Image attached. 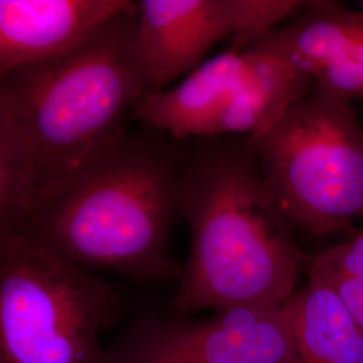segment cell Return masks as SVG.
Wrapping results in <instances>:
<instances>
[{
  "mask_svg": "<svg viewBox=\"0 0 363 363\" xmlns=\"http://www.w3.org/2000/svg\"><path fill=\"white\" fill-rule=\"evenodd\" d=\"M181 216L191 229L174 308L181 315L284 304L303 261L249 136L208 138L183 154Z\"/></svg>",
  "mask_w": 363,
  "mask_h": 363,
  "instance_id": "cell-1",
  "label": "cell"
},
{
  "mask_svg": "<svg viewBox=\"0 0 363 363\" xmlns=\"http://www.w3.org/2000/svg\"><path fill=\"white\" fill-rule=\"evenodd\" d=\"M182 167L183 154L171 144L125 130L19 230L89 272L169 280L182 271L169 253Z\"/></svg>",
  "mask_w": 363,
  "mask_h": 363,
  "instance_id": "cell-2",
  "label": "cell"
},
{
  "mask_svg": "<svg viewBox=\"0 0 363 363\" xmlns=\"http://www.w3.org/2000/svg\"><path fill=\"white\" fill-rule=\"evenodd\" d=\"M147 91L136 1L70 50L0 76V100L33 159V211L125 132L123 118Z\"/></svg>",
  "mask_w": 363,
  "mask_h": 363,
  "instance_id": "cell-3",
  "label": "cell"
},
{
  "mask_svg": "<svg viewBox=\"0 0 363 363\" xmlns=\"http://www.w3.org/2000/svg\"><path fill=\"white\" fill-rule=\"evenodd\" d=\"M286 218L313 235L355 233L363 220V128L350 100L313 89L249 136Z\"/></svg>",
  "mask_w": 363,
  "mask_h": 363,
  "instance_id": "cell-4",
  "label": "cell"
},
{
  "mask_svg": "<svg viewBox=\"0 0 363 363\" xmlns=\"http://www.w3.org/2000/svg\"><path fill=\"white\" fill-rule=\"evenodd\" d=\"M121 300L22 230L0 234V363H105Z\"/></svg>",
  "mask_w": 363,
  "mask_h": 363,
  "instance_id": "cell-5",
  "label": "cell"
},
{
  "mask_svg": "<svg viewBox=\"0 0 363 363\" xmlns=\"http://www.w3.org/2000/svg\"><path fill=\"white\" fill-rule=\"evenodd\" d=\"M313 89L310 76L249 45L213 57L169 89L147 91L130 116L177 142L253 136Z\"/></svg>",
  "mask_w": 363,
  "mask_h": 363,
  "instance_id": "cell-6",
  "label": "cell"
},
{
  "mask_svg": "<svg viewBox=\"0 0 363 363\" xmlns=\"http://www.w3.org/2000/svg\"><path fill=\"white\" fill-rule=\"evenodd\" d=\"M105 363H295L286 303L223 308L205 319L147 318L105 350Z\"/></svg>",
  "mask_w": 363,
  "mask_h": 363,
  "instance_id": "cell-7",
  "label": "cell"
},
{
  "mask_svg": "<svg viewBox=\"0 0 363 363\" xmlns=\"http://www.w3.org/2000/svg\"><path fill=\"white\" fill-rule=\"evenodd\" d=\"M298 0H142L136 1L138 40L148 91L194 72L217 43L233 38L242 50L304 9Z\"/></svg>",
  "mask_w": 363,
  "mask_h": 363,
  "instance_id": "cell-8",
  "label": "cell"
},
{
  "mask_svg": "<svg viewBox=\"0 0 363 363\" xmlns=\"http://www.w3.org/2000/svg\"><path fill=\"white\" fill-rule=\"evenodd\" d=\"M259 48L310 76L315 89L363 100V13L307 1L303 13L257 39Z\"/></svg>",
  "mask_w": 363,
  "mask_h": 363,
  "instance_id": "cell-9",
  "label": "cell"
},
{
  "mask_svg": "<svg viewBox=\"0 0 363 363\" xmlns=\"http://www.w3.org/2000/svg\"><path fill=\"white\" fill-rule=\"evenodd\" d=\"M130 0H0V76L70 50Z\"/></svg>",
  "mask_w": 363,
  "mask_h": 363,
  "instance_id": "cell-10",
  "label": "cell"
},
{
  "mask_svg": "<svg viewBox=\"0 0 363 363\" xmlns=\"http://www.w3.org/2000/svg\"><path fill=\"white\" fill-rule=\"evenodd\" d=\"M286 303L295 363H363V334L323 280L310 274Z\"/></svg>",
  "mask_w": 363,
  "mask_h": 363,
  "instance_id": "cell-11",
  "label": "cell"
},
{
  "mask_svg": "<svg viewBox=\"0 0 363 363\" xmlns=\"http://www.w3.org/2000/svg\"><path fill=\"white\" fill-rule=\"evenodd\" d=\"M34 208V167L23 133L0 100V234L19 230Z\"/></svg>",
  "mask_w": 363,
  "mask_h": 363,
  "instance_id": "cell-12",
  "label": "cell"
},
{
  "mask_svg": "<svg viewBox=\"0 0 363 363\" xmlns=\"http://www.w3.org/2000/svg\"><path fill=\"white\" fill-rule=\"evenodd\" d=\"M310 274L319 277L330 286L345 308L350 313L351 319L363 334V280L340 272L318 255L310 264Z\"/></svg>",
  "mask_w": 363,
  "mask_h": 363,
  "instance_id": "cell-13",
  "label": "cell"
},
{
  "mask_svg": "<svg viewBox=\"0 0 363 363\" xmlns=\"http://www.w3.org/2000/svg\"><path fill=\"white\" fill-rule=\"evenodd\" d=\"M319 255L340 272L363 280V220L347 241L328 247Z\"/></svg>",
  "mask_w": 363,
  "mask_h": 363,
  "instance_id": "cell-14",
  "label": "cell"
},
{
  "mask_svg": "<svg viewBox=\"0 0 363 363\" xmlns=\"http://www.w3.org/2000/svg\"><path fill=\"white\" fill-rule=\"evenodd\" d=\"M359 11H361V13H363V1L362 3H361V10H359Z\"/></svg>",
  "mask_w": 363,
  "mask_h": 363,
  "instance_id": "cell-15",
  "label": "cell"
},
{
  "mask_svg": "<svg viewBox=\"0 0 363 363\" xmlns=\"http://www.w3.org/2000/svg\"></svg>",
  "mask_w": 363,
  "mask_h": 363,
  "instance_id": "cell-16",
  "label": "cell"
}]
</instances>
